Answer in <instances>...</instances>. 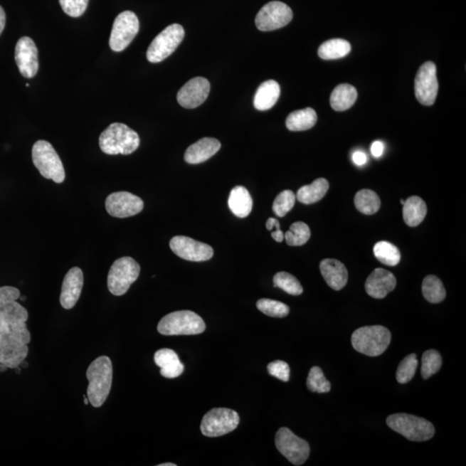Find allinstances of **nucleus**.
<instances>
[{
	"label": "nucleus",
	"instance_id": "f257e3e1",
	"mask_svg": "<svg viewBox=\"0 0 466 466\" xmlns=\"http://www.w3.org/2000/svg\"><path fill=\"white\" fill-rule=\"evenodd\" d=\"M17 287H0V364L16 369L26 361L31 340L26 322L29 314L18 302Z\"/></svg>",
	"mask_w": 466,
	"mask_h": 466
},
{
	"label": "nucleus",
	"instance_id": "f03ea898",
	"mask_svg": "<svg viewBox=\"0 0 466 466\" xmlns=\"http://www.w3.org/2000/svg\"><path fill=\"white\" fill-rule=\"evenodd\" d=\"M87 396L92 407L100 408L110 394L112 384V364L107 356H101L89 366L87 373Z\"/></svg>",
	"mask_w": 466,
	"mask_h": 466
},
{
	"label": "nucleus",
	"instance_id": "7ed1b4c3",
	"mask_svg": "<svg viewBox=\"0 0 466 466\" xmlns=\"http://www.w3.org/2000/svg\"><path fill=\"white\" fill-rule=\"evenodd\" d=\"M99 144L107 155H129L139 147L140 139L127 125L113 123L101 133Z\"/></svg>",
	"mask_w": 466,
	"mask_h": 466
},
{
	"label": "nucleus",
	"instance_id": "20e7f679",
	"mask_svg": "<svg viewBox=\"0 0 466 466\" xmlns=\"http://www.w3.org/2000/svg\"><path fill=\"white\" fill-rule=\"evenodd\" d=\"M391 341L390 330L383 326L363 327L351 335V344L360 354L376 356L387 350Z\"/></svg>",
	"mask_w": 466,
	"mask_h": 466
},
{
	"label": "nucleus",
	"instance_id": "39448f33",
	"mask_svg": "<svg viewBox=\"0 0 466 466\" xmlns=\"http://www.w3.org/2000/svg\"><path fill=\"white\" fill-rule=\"evenodd\" d=\"M205 330L203 319L189 310L173 312L164 316L157 325V331L165 336L196 335Z\"/></svg>",
	"mask_w": 466,
	"mask_h": 466
},
{
	"label": "nucleus",
	"instance_id": "423d86ee",
	"mask_svg": "<svg viewBox=\"0 0 466 466\" xmlns=\"http://www.w3.org/2000/svg\"><path fill=\"white\" fill-rule=\"evenodd\" d=\"M32 160L44 178L52 180L55 184H63L65 180L63 161L48 142H36L32 148Z\"/></svg>",
	"mask_w": 466,
	"mask_h": 466
},
{
	"label": "nucleus",
	"instance_id": "0eeeda50",
	"mask_svg": "<svg viewBox=\"0 0 466 466\" xmlns=\"http://www.w3.org/2000/svg\"><path fill=\"white\" fill-rule=\"evenodd\" d=\"M387 425L392 430L411 441H425L432 439L435 427L427 420L408 414H394L388 417Z\"/></svg>",
	"mask_w": 466,
	"mask_h": 466
},
{
	"label": "nucleus",
	"instance_id": "6e6552de",
	"mask_svg": "<svg viewBox=\"0 0 466 466\" xmlns=\"http://www.w3.org/2000/svg\"><path fill=\"white\" fill-rule=\"evenodd\" d=\"M140 265L132 258L124 257L112 263L109 270L107 286L116 297L124 295L140 274Z\"/></svg>",
	"mask_w": 466,
	"mask_h": 466
},
{
	"label": "nucleus",
	"instance_id": "1a4fd4ad",
	"mask_svg": "<svg viewBox=\"0 0 466 466\" xmlns=\"http://www.w3.org/2000/svg\"><path fill=\"white\" fill-rule=\"evenodd\" d=\"M185 36L184 27L178 23L171 26L158 34L153 40L147 51V59L149 63L163 62L172 55L180 46Z\"/></svg>",
	"mask_w": 466,
	"mask_h": 466
},
{
	"label": "nucleus",
	"instance_id": "9d476101",
	"mask_svg": "<svg viewBox=\"0 0 466 466\" xmlns=\"http://www.w3.org/2000/svg\"><path fill=\"white\" fill-rule=\"evenodd\" d=\"M239 421L238 413L233 409L213 408L202 419L201 430L206 437H220L234 431Z\"/></svg>",
	"mask_w": 466,
	"mask_h": 466
},
{
	"label": "nucleus",
	"instance_id": "9b49d317",
	"mask_svg": "<svg viewBox=\"0 0 466 466\" xmlns=\"http://www.w3.org/2000/svg\"><path fill=\"white\" fill-rule=\"evenodd\" d=\"M275 447L290 463L302 465L309 459L310 447L306 440L295 435L289 428H280L275 435Z\"/></svg>",
	"mask_w": 466,
	"mask_h": 466
},
{
	"label": "nucleus",
	"instance_id": "f8f14e48",
	"mask_svg": "<svg viewBox=\"0 0 466 466\" xmlns=\"http://www.w3.org/2000/svg\"><path fill=\"white\" fill-rule=\"evenodd\" d=\"M139 31V21L134 12H121L113 23L109 46L113 51H123L135 38Z\"/></svg>",
	"mask_w": 466,
	"mask_h": 466
},
{
	"label": "nucleus",
	"instance_id": "ddd939ff",
	"mask_svg": "<svg viewBox=\"0 0 466 466\" xmlns=\"http://www.w3.org/2000/svg\"><path fill=\"white\" fill-rule=\"evenodd\" d=\"M292 18L293 11L289 6L282 2L272 1L261 8L255 23L259 31H271L286 26Z\"/></svg>",
	"mask_w": 466,
	"mask_h": 466
},
{
	"label": "nucleus",
	"instance_id": "4468645a",
	"mask_svg": "<svg viewBox=\"0 0 466 466\" xmlns=\"http://www.w3.org/2000/svg\"><path fill=\"white\" fill-rule=\"evenodd\" d=\"M439 83L436 75V66L432 62L421 65L415 77V92L417 100L424 105L435 104Z\"/></svg>",
	"mask_w": 466,
	"mask_h": 466
},
{
	"label": "nucleus",
	"instance_id": "2eb2a0df",
	"mask_svg": "<svg viewBox=\"0 0 466 466\" xmlns=\"http://www.w3.org/2000/svg\"><path fill=\"white\" fill-rule=\"evenodd\" d=\"M169 246L176 256L186 261L204 262L213 257L212 247L186 236L174 237Z\"/></svg>",
	"mask_w": 466,
	"mask_h": 466
},
{
	"label": "nucleus",
	"instance_id": "dca6fc26",
	"mask_svg": "<svg viewBox=\"0 0 466 466\" xmlns=\"http://www.w3.org/2000/svg\"><path fill=\"white\" fill-rule=\"evenodd\" d=\"M105 209L112 217L129 218L142 212L144 201L129 192L112 193L105 200Z\"/></svg>",
	"mask_w": 466,
	"mask_h": 466
},
{
	"label": "nucleus",
	"instance_id": "f3484780",
	"mask_svg": "<svg viewBox=\"0 0 466 466\" xmlns=\"http://www.w3.org/2000/svg\"><path fill=\"white\" fill-rule=\"evenodd\" d=\"M15 60L20 74L24 78H33L38 74V51L33 40L28 36H23L18 40L15 48Z\"/></svg>",
	"mask_w": 466,
	"mask_h": 466
},
{
	"label": "nucleus",
	"instance_id": "a211bd4d",
	"mask_svg": "<svg viewBox=\"0 0 466 466\" xmlns=\"http://www.w3.org/2000/svg\"><path fill=\"white\" fill-rule=\"evenodd\" d=\"M210 83L203 77H196L186 83L177 93V101L182 107L194 109L208 99Z\"/></svg>",
	"mask_w": 466,
	"mask_h": 466
},
{
	"label": "nucleus",
	"instance_id": "6ab92c4d",
	"mask_svg": "<svg viewBox=\"0 0 466 466\" xmlns=\"http://www.w3.org/2000/svg\"><path fill=\"white\" fill-rule=\"evenodd\" d=\"M83 283L84 277L82 270L78 267H74L68 270L65 275L60 295V305L64 309L70 310L75 306L82 294Z\"/></svg>",
	"mask_w": 466,
	"mask_h": 466
},
{
	"label": "nucleus",
	"instance_id": "aec40b11",
	"mask_svg": "<svg viewBox=\"0 0 466 466\" xmlns=\"http://www.w3.org/2000/svg\"><path fill=\"white\" fill-rule=\"evenodd\" d=\"M396 279L391 271L378 268L369 275L366 282V290L370 297L383 299L395 290Z\"/></svg>",
	"mask_w": 466,
	"mask_h": 466
},
{
	"label": "nucleus",
	"instance_id": "412c9836",
	"mask_svg": "<svg viewBox=\"0 0 466 466\" xmlns=\"http://www.w3.org/2000/svg\"><path fill=\"white\" fill-rule=\"evenodd\" d=\"M221 142L213 137H204L190 145L186 149L184 160L189 164H198L210 159L220 151Z\"/></svg>",
	"mask_w": 466,
	"mask_h": 466
},
{
	"label": "nucleus",
	"instance_id": "4be33fe9",
	"mask_svg": "<svg viewBox=\"0 0 466 466\" xmlns=\"http://www.w3.org/2000/svg\"><path fill=\"white\" fill-rule=\"evenodd\" d=\"M319 270L328 286L334 290H341L348 281V271L346 266L336 259H324L319 265Z\"/></svg>",
	"mask_w": 466,
	"mask_h": 466
},
{
	"label": "nucleus",
	"instance_id": "5701e85b",
	"mask_svg": "<svg viewBox=\"0 0 466 466\" xmlns=\"http://www.w3.org/2000/svg\"><path fill=\"white\" fill-rule=\"evenodd\" d=\"M154 360L161 369V375L165 378L173 379L180 376L184 371V366L180 361L179 356L171 349H161L154 356Z\"/></svg>",
	"mask_w": 466,
	"mask_h": 466
},
{
	"label": "nucleus",
	"instance_id": "b1692460",
	"mask_svg": "<svg viewBox=\"0 0 466 466\" xmlns=\"http://www.w3.org/2000/svg\"><path fill=\"white\" fill-rule=\"evenodd\" d=\"M281 93V88L275 80H267L259 86L254 96V107L259 111H267L272 108Z\"/></svg>",
	"mask_w": 466,
	"mask_h": 466
},
{
	"label": "nucleus",
	"instance_id": "393cba45",
	"mask_svg": "<svg viewBox=\"0 0 466 466\" xmlns=\"http://www.w3.org/2000/svg\"><path fill=\"white\" fill-rule=\"evenodd\" d=\"M228 206L235 216L245 218L253 210V201L245 186H237L231 191Z\"/></svg>",
	"mask_w": 466,
	"mask_h": 466
},
{
	"label": "nucleus",
	"instance_id": "a878e982",
	"mask_svg": "<svg viewBox=\"0 0 466 466\" xmlns=\"http://www.w3.org/2000/svg\"><path fill=\"white\" fill-rule=\"evenodd\" d=\"M358 98L356 89L349 84H341L334 88L330 97L332 109L337 112L348 110Z\"/></svg>",
	"mask_w": 466,
	"mask_h": 466
},
{
	"label": "nucleus",
	"instance_id": "bb28decb",
	"mask_svg": "<svg viewBox=\"0 0 466 466\" xmlns=\"http://www.w3.org/2000/svg\"><path fill=\"white\" fill-rule=\"evenodd\" d=\"M403 220L408 226L415 228L424 221L428 208L423 198L418 196L409 197L403 204Z\"/></svg>",
	"mask_w": 466,
	"mask_h": 466
},
{
	"label": "nucleus",
	"instance_id": "cd10ccee",
	"mask_svg": "<svg viewBox=\"0 0 466 466\" xmlns=\"http://www.w3.org/2000/svg\"><path fill=\"white\" fill-rule=\"evenodd\" d=\"M328 189H329V182L325 178H318L313 184L302 186L295 196L303 204H314L325 197Z\"/></svg>",
	"mask_w": 466,
	"mask_h": 466
},
{
	"label": "nucleus",
	"instance_id": "c85d7f7f",
	"mask_svg": "<svg viewBox=\"0 0 466 466\" xmlns=\"http://www.w3.org/2000/svg\"><path fill=\"white\" fill-rule=\"evenodd\" d=\"M317 122V115L314 109L307 107L295 111L287 116L286 127L291 132H302L313 128Z\"/></svg>",
	"mask_w": 466,
	"mask_h": 466
},
{
	"label": "nucleus",
	"instance_id": "c756f323",
	"mask_svg": "<svg viewBox=\"0 0 466 466\" xmlns=\"http://www.w3.org/2000/svg\"><path fill=\"white\" fill-rule=\"evenodd\" d=\"M349 42L344 39H332L322 44L319 48L318 55L323 60L340 59L351 52Z\"/></svg>",
	"mask_w": 466,
	"mask_h": 466
},
{
	"label": "nucleus",
	"instance_id": "7c9ffc66",
	"mask_svg": "<svg viewBox=\"0 0 466 466\" xmlns=\"http://www.w3.org/2000/svg\"><path fill=\"white\" fill-rule=\"evenodd\" d=\"M354 203L356 209L366 216H372V214L378 213L381 206L378 194L370 189L360 190L356 193Z\"/></svg>",
	"mask_w": 466,
	"mask_h": 466
},
{
	"label": "nucleus",
	"instance_id": "2f4dec72",
	"mask_svg": "<svg viewBox=\"0 0 466 466\" xmlns=\"http://www.w3.org/2000/svg\"><path fill=\"white\" fill-rule=\"evenodd\" d=\"M423 293L427 301L431 303H440L445 298V290L443 282L435 275H428L423 280Z\"/></svg>",
	"mask_w": 466,
	"mask_h": 466
},
{
	"label": "nucleus",
	"instance_id": "473e14b6",
	"mask_svg": "<svg viewBox=\"0 0 466 466\" xmlns=\"http://www.w3.org/2000/svg\"><path fill=\"white\" fill-rule=\"evenodd\" d=\"M373 251L378 260L385 265L396 266L401 261L400 250L391 243L387 241L376 243Z\"/></svg>",
	"mask_w": 466,
	"mask_h": 466
},
{
	"label": "nucleus",
	"instance_id": "72a5a7b5",
	"mask_svg": "<svg viewBox=\"0 0 466 466\" xmlns=\"http://www.w3.org/2000/svg\"><path fill=\"white\" fill-rule=\"evenodd\" d=\"M311 231L309 226L304 222H295L292 224L290 231L285 234L287 244L290 246H301L309 240Z\"/></svg>",
	"mask_w": 466,
	"mask_h": 466
},
{
	"label": "nucleus",
	"instance_id": "f704fd0d",
	"mask_svg": "<svg viewBox=\"0 0 466 466\" xmlns=\"http://www.w3.org/2000/svg\"><path fill=\"white\" fill-rule=\"evenodd\" d=\"M274 286L285 291L291 295H300L302 294L303 287L293 275L287 272H278L275 275Z\"/></svg>",
	"mask_w": 466,
	"mask_h": 466
},
{
	"label": "nucleus",
	"instance_id": "c9c22d12",
	"mask_svg": "<svg viewBox=\"0 0 466 466\" xmlns=\"http://www.w3.org/2000/svg\"><path fill=\"white\" fill-rule=\"evenodd\" d=\"M441 366H443V358L439 351L428 350L424 352L423 364H421V375L424 379H428L435 375L440 371Z\"/></svg>",
	"mask_w": 466,
	"mask_h": 466
},
{
	"label": "nucleus",
	"instance_id": "e433bc0d",
	"mask_svg": "<svg viewBox=\"0 0 466 466\" xmlns=\"http://www.w3.org/2000/svg\"><path fill=\"white\" fill-rule=\"evenodd\" d=\"M257 307L259 311L270 317L285 318L290 314V307L286 304L270 299L259 300Z\"/></svg>",
	"mask_w": 466,
	"mask_h": 466
},
{
	"label": "nucleus",
	"instance_id": "4c0bfd02",
	"mask_svg": "<svg viewBox=\"0 0 466 466\" xmlns=\"http://www.w3.org/2000/svg\"><path fill=\"white\" fill-rule=\"evenodd\" d=\"M417 366H418V360L415 354H412L404 358L400 363L396 371V380L400 383H407L414 378Z\"/></svg>",
	"mask_w": 466,
	"mask_h": 466
},
{
	"label": "nucleus",
	"instance_id": "58836bf2",
	"mask_svg": "<svg viewBox=\"0 0 466 466\" xmlns=\"http://www.w3.org/2000/svg\"><path fill=\"white\" fill-rule=\"evenodd\" d=\"M307 386L312 392L327 393L331 391V383L328 382L321 368L314 366L311 369Z\"/></svg>",
	"mask_w": 466,
	"mask_h": 466
},
{
	"label": "nucleus",
	"instance_id": "ea45409f",
	"mask_svg": "<svg viewBox=\"0 0 466 466\" xmlns=\"http://www.w3.org/2000/svg\"><path fill=\"white\" fill-rule=\"evenodd\" d=\"M297 196L291 190H285L275 198L273 211L275 216L285 217L294 208Z\"/></svg>",
	"mask_w": 466,
	"mask_h": 466
},
{
	"label": "nucleus",
	"instance_id": "a19ab883",
	"mask_svg": "<svg viewBox=\"0 0 466 466\" xmlns=\"http://www.w3.org/2000/svg\"><path fill=\"white\" fill-rule=\"evenodd\" d=\"M89 0H59L63 11L72 18H78L87 10Z\"/></svg>",
	"mask_w": 466,
	"mask_h": 466
},
{
	"label": "nucleus",
	"instance_id": "79ce46f5",
	"mask_svg": "<svg viewBox=\"0 0 466 466\" xmlns=\"http://www.w3.org/2000/svg\"><path fill=\"white\" fill-rule=\"evenodd\" d=\"M270 375L275 376L283 382H287L290 380V369L289 364L282 360H277L268 364L267 366Z\"/></svg>",
	"mask_w": 466,
	"mask_h": 466
},
{
	"label": "nucleus",
	"instance_id": "37998d69",
	"mask_svg": "<svg viewBox=\"0 0 466 466\" xmlns=\"http://www.w3.org/2000/svg\"><path fill=\"white\" fill-rule=\"evenodd\" d=\"M352 161L356 165L363 166L367 163L366 154L361 151H356L352 154Z\"/></svg>",
	"mask_w": 466,
	"mask_h": 466
},
{
	"label": "nucleus",
	"instance_id": "c03bdc74",
	"mask_svg": "<svg viewBox=\"0 0 466 466\" xmlns=\"http://www.w3.org/2000/svg\"><path fill=\"white\" fill-rule=\"evenodd\" d=\"M371 151L373 157L376 158L382 157L384 152V144L381 141H375L371 144Z\"/></svg>",
	"mask_w": 466,
	"mask_h": 466
},
{
	"label": "nucleus",
	"instance_id": "a18cd8bd",
	"mask_svg": "<svg viewBox=\"0 0 466 466\" xmlns=\"http://www.w3.org/2000/svg\"><path fill=\"white\" fill-rule=\"evenodd\" d=\"M266 228L269 231H272L274 228L275 231L280 230V223L275 218H270L266 222Z\"/></svg>",
	"mask_w": 466,
	"mask_h": 466
},
{
	"label": "nucleus",
	"instance_id": "49530a36",
	"mask_svg": "<svg viewBox=\"0 0 466 466\" xmlns=\"http://www.w3.org/2000/svg\"><path fill=\"white\" fill-rule=\"evenodd\" d=\"M6 21V12L4 11L3 7L0 6V35L2 34L4 29H5Z\"/></svg>",
	"mask_w": 466,
	"mask_h": 466
},
{
	"label": "nucleus",
	"instance_id": "de8ad7c7",
	"mask_svg": "<svg viewBox=\"0 0 466 466\" xmlns=\"http://www.w3.org/2000/svg\"><path fill=\"white\" fill-rule=\"evenodd\" d=\"M271 236H272L275 240L278 243L282 242L283 239H285V233H282L281 229L272 232V233H271Z\"/></svg>",
	"mask_w": 466,
	"mask_h": 466
},
{
	"label": "nucleus",
	"instance_id": "09e8293b",
	"mask_svg": "<svg viewBox=\"0 0 466 466\" xmlns=\"http://www.w3.org/2000/svg\"><path fill=\"white\" fill-rule=\"evenodd\" d=\"M8 369L9 368L6 366L5 364H0V372H5L8 370Z\"/></svg>",
	"mask_w": 466,
	"mask_h": 466
},
{
	"label": "nucleus",
	"instance_id": "8fccbe9b",
	"mask_svg": "<svg viewBox=\"0 0 466 466\" xmlns=\"http://www.w3.org/2000/svg\"><path fill=\"white\" fill-rule=\"evenodd\" d=\"M158 466H176V465L172 463H164V464H161Z\"/></svg>",
	"mask_w": 466,
	"mask_h": 466
},
{
	"label": "nucleus",
	"instance_id": "3c124183",
	"mask_svg": "<svg viewBox=\"0 0 466 466\" xmlns=\"http://www.w3.org/2000/svg\"><path fill=\"white\" fill-rule=\"evenodd\" d=\"M88 403H89V400H88V398H87V396H86V397H84V404H85V405H88Z\"/></svg>",
	"mask_w": 466,
	"mask_h": 466
},
{
	"label": "nucleus",
	"instance_id": "603ef678",
	"mask_svg": "<svg viewBox=\"0 0 466 466\" xmlns=\"http://www.w3.org/2000/svg\"><path fill=\"white\" fill-rule=\"evenodd\" d=\"M401 203H402L403 205L405 203V201L404 200H401Z\"/></svg>",
	"mask_w": 466,
	"mask_h": 466
}]
</instances>
